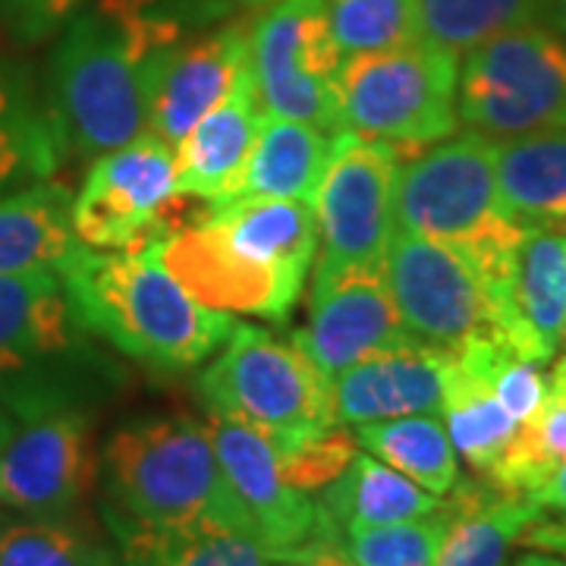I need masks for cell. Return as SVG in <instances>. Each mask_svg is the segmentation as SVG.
I'll list each match as a JSON object with an SVG mask.
<instances>
[{"label":"cell","mask_w":566,"mask_h":566,"mask_svg":"<svg viewBox=\"0 0 566 566\" xmlns=\"http://www.w3.org/2000/svg\"><path fill=\"white\" fill-rule=\"evenodd\" d=\"M249 61L262 114L337 136L334 82L344 54L331 35L327 0L268 3L249 25Z\"/></svg>","instance_id":"obj_10"},{"label":"cell","mask_w":566,"mask_h":566,"mask_svg":"<svg viewBox=\"0 0 566 566\" xmlns=\"http://www.w3.org/2000/svg\"><path fill=\"white\" fill-rule=\"evenodd\" d=\"M73 385L57 375L0 385L17 416L0 447V506L20 516H73L98 485L95 422Z\"/></svg>","instance_id":"obj_5"},{"label":"cell","mask_w":566,"mask_h":566,"mask_svg":"<svg viewBox=\"0 0 566 566\" xmlns=\"http://www.w3.org/2000/svg\"><path fill=\"white\" fill-rule=\"evenodd\" d=\"M327 22L344 57L419 41L416 0H327Z\"/></svg>","instance_id":"obj_32"},{"label":"cell","mask_w":566,"mask_h":566,"mask_svg":"<svg viewBox=\"0 0 566 566\" xmlns=\"http://www.w3.org/2000/svg\"><path fill=\"white\" fill-rule=\"evenodd\" d=\"M283 560H296V564L303 566H356L346 557V551L340 547V542L331 538V535H315L312 542H305L303 547H296V551L286 554Z\"/></svg>","instance_id":"obj_38"},{"label":"cell","mask_w":566,"mask_h":566,"mask_svg":"<svg viewBox=\"0 0 566 566\" xmlns=\"http://www.w3.org/2000/svg\"><path fill=\"white\" fill-rule=\"evenodd\" d=\"M416 13L419 41L460 61L501 32L542 22L545 0H416Z\"/></svg>","instance_id":"obj_29"},{"label":"cell","mask_w":566,"mask_h":566,"mask_svg":"<svg viewBox=\"0 0 566 566\" xmlns=\"http://www.w3.org/2000/svg\"><path fill=\"white\" fill-rule=\"evenodd\" d=\"M208 221L240 259L305 286L318 255L315 205L300 199L237 196L208 205Z\"/></svg>","instance_id":"obj_20"},{"label":"cell","mask_w":566,"mask_h":566,"mask_svg":"<svg viewBox=\"0 0 566 566\" xmlns=\"http://www.w3.org/2000/svg\"><path fill=\"white\" fill-rule=\"evenodd\" d=\"M566 463V394L547 387L545 403L520 422L501 463L485 482L513 494H535Z\"/></svg>","instance_id":"obj_31"},{"label":"cell","mask_w":566,"mask_h":566,"mask_svg":"<svg viewBox=\"0 0 566 566\" xmlns=\"http://www.w3.org/2000/svg\"><path fill=\"white\" fill-rule=\"evenodd\" d=\"M85 3L88 0H3V10L20 39L41 41L61 32Z\"/></svg>","instance_id":"obj_37"},{"label":"cell","mask_w":566,"mask_h":566,"mask_svg":"<svg viewBox=\"0 0 566 566\" xmlns=\"http://www.w3.org/2000/svg\"><path fill=\"white\" fill-rule=\"evenodd\" d=\"M545 17L560 29V35L566 39V0H545Z\"/></svg>","instance_id":"obj_42"},{"label":"cell","mask_w":566,"mask_h":566,"mask_svg":"<svg viewBox=\"0 0 566 566\" xmlns=\"http://www.w3.org/2000/svg\"><path fill=\"white\" fill-rule=\"evenodd\" d=\"M520 545L535 547V551H545V554H554V557H564L566 560V516L560 520H547V513L532 523V526L520 535Z\"/></svg>","instance_id":"obj_39"},{"label":"cell","mask_w":566,"mask_h":566,"mask_svg":"<svg viewBox=\"0 0 566 566\" xmlns=\"http://www.w3.org/2000/svg\"><path fill=\"white\" fill-rule=\"evenodd\" d=\"M551 387H557L560 394H566V356H554V368H551Z\"/></svg>","instance_id":"obj_44"},{"label":"cell","mask_w":566,"mask_h":566,"mask_svg":"<svg viewBox=\"0 0 566 566\" xmlns=\"http://www.w3.org/2000/svg\"><path fill=\"white\" fill-rule=\"evenodd\" d=\"M457 114L491 142L566 129V39L542 22L501 32L460 57Z\"/></svg>","instance_id":"obj_8"},{"label":"cell","mask_w":566,"mask_h":566,"mask_svg":"<svg viewBox=\"0 0 566 566\" xmlns=\"http://www.w3.org/2000/svg\"><path fill=\"white\" fill-rule=\"evenodd\" d=\"M400 151L385 142L337 133L315 192L318 255L312 293L353 274H385L387 245L397 233L394 186Z\"/></svg>","instance_id":"obj_9"},{"label":"cell","mask_w":566,"mask_h":566,"mask_svg":"<svg viewBox=\"0 0 566 566\" xmlns=\"http://www.w3.org/2000/svg\"><path fill=\"white\" fill-rule=\"evenodd\" d=\"M353 434L359 447H365V453L378 457L381 463L403 472L406 479L438 497H447L460 479L457 450L450 444L444 419H438L434 412L353 424Z\"/></svg>","instance_id":"obj_28"},{"label":"cell","mask_w":566,"mask_h":566,"mask_svg":"<svg viewBox=\"0 0 566 566\" xmlns=\"http://www.w3.org/2000/svg\"><path fill=\"white\" fill-rule=\"evenodd\" d=\"M174 196V148L155 136L120 145L88 167L73 196V237L92 249L161 243L164 205Z\"/></svg>","instance_id":"obj_12"},{"label":"cell","mask_w":566,"mask_h":566,"mask_svg":"<svg viewBox=\"0 0 566 566\" xmlns=\"http://www.w3.org/2000/svg\"><path fill=\"white\" fill-rule=\"evenodd\" d=\"M259 120L262 104L249 76L174 145V196L223 202L249 158Z\"/></svg>","instance_id":"obj_21"},{"label":"cell","mask_w":566,"mask_h":566,"mask_svg":"<svg viewBox=\"0 0 566 566\" xmlns=\"http://www.w3.org/2000/svg\"><path fill=\"white\" fill-rule=\"evenodd\" d=\"M447 528L434 566H506L510 547L545 516L528 494L501 491L485 479H469L447 494Z\"/></svg>","instance_id":"obj_22"},{"label":"cell","mask_w":566,"mask_h":566,"mask_svg":"<svg viewBox=\"0 0 566 566\" xmlns=\"http://www.w3.org/2000/svg\"><path fill=\"white\" fill-rule=\"evenodd\" d=\"M13 422H17V416H13V409H10V403H7L3 394H0V447L7 441V434L13 431Z\"/></svg>","instance_id":"obj_43"},{"label":"cell","mask_w":566,"mask_h":566,"mask_svg":"<svg viewBox=\"0 0 566 566\" xmlns=\"http://www.w3.org/2000/svg\"><path fill=\"white\" fill-rule=\"evenodd\" d=\"M70 315L126 359L161 375H180L214 356L233 318L196 303L161 262V243L92 249L76 243L54 268Z\"/></svg>","instance_id":"obj_2"},{"label":"cell","mask_w":566,"mask_h":566,"mask_svg":"<svg viewBox=\"0 0 566 566\" xmlns=\"http://www.w3.org/2000/svg\"><path fill=\"white\" fill-rule=\"evenodd\" d=\"M488 381L497 403L504 406L516 422H526L528 416H535L538 406L545 403L551 375H545V365L520 359L504 344H497L488 363Z\"/></svg>","instance_id":"obj_36"},{"label":"cell","mask_w":566,"mask_h":566,"mask_svg":"<svg viewBox=\"0 0 566 566\" xmlns=\"http://www.w3.org/2000/svg\"><path fill=\"white\" fill-rule=\"evenodd\" d=\"M293 344L334 381L368 356L419 340L400 322L385 274H353L312 293L308 324L293 334Z\"/></svg>","instance_id":"obj_17"},{"label":"cell","mask_w":566,"mask_h":566,"mask_svg":"<svg viewBox=\"0 0 566 566\" xmlns=\"http://www.w3.org/2000/svg\"><path fill=\"white\" fill-rule=\"evenodd\" d=\"M80 243L73 237V192L39 180L0 196V277L57 268Z\"/></svg>","instance_id":"obj_26"},{"label":"cell","mask_w":566,"mask_h":566,"mask_svg":"<svg viewBox=\"0 0 566 566\" xmlns=\"http://www.w3.org/2000/svg\"><path fill=\"white\" fill-rule=\"evenodd\" d=\"M123 566H268L274 557L252 535L221 526H139L104 510Z\"/></svg>","instance_id":"obj_27"},{"label":"cell","mask_w":566,"mask_h":566,"mask_svg":"<svg viewBox=\"0 0 566 566\" xmlns=\"http://www.w3.org/2000/svg\"><path fill=\"white\" fill-rule=\"evenodd\" d=\"M0 566H123L117 547L63 520L22 516L0 523Z\"/></svg>","instance_id":"obj_30"},{"label":"cell","mask_w":566,"mask_h":566,"mask_svg":"<svg viewBox=\"0 0 566 566\" xmlns=\"http://www.w3.org/2000/svg\"><path fill=\"white\" fill-rule=\"evenodd\" d=\"M208 431L221 460L223 479L245 510L259 542L274 560L315 538L318 510L315 497L286 482L277 447L249 424L208 412Z\"/></svg>","instance_id":"obj_14"},{"label":"cell","mask_w":566,"mask_h":566,"mask_svg":"<svg viewBox=\"0 0 566 566\" xmlns=\"http://www.w3.org/2000/svg\"><path fill=\"white\" fill-rule=\"evenodd\" d=\"M196 390L208 412L262 431L277 450L337 422L334 390L300 346L259 324H233L221 353L205 365Z\"/></svg>","instance_id":"obj_6"},{"label":"cell","mask_w":566,"mask_h":566,"mask_svg":"<svg viewBox=\"0 0 566 566\" xmlns=\"http://www.w3.org/2000/svg\"><path fill=\"white\" fill-rule=\"evenodd\" d=\"M356 453H359V441L353 428L331 424L290 450H277V460H281L286 482L308 497H315L344 475Z\"/></svg>","instance_id":"obj_34"},{"label":"cell","mask_w":566,"mask_h":566,"mask_svg":"<svg viewBox=\"0 0 566 566\" xmlns=\"http://www.w3.org/2000/svg\"><path fill=\"white\" fill-rule=\"evenodd\" d=\"M271 566H303V564H296V560H271Z\"/></svg>","instance_id":"obj_45"},{"label":"cell","mask_w":566,"mask_h":566,"mask_svg":"<svg viewBox=\"0 0 566 566\" xmlns=\"http://www.w3.org/2000/svg\"><path fill=\"white\" fill-rule=\"evenodd\" d=\"M510 566H566L564 557H554V554H523L520 560H513Z\"/></svg>","instance_id":"obj_41"},{"label":"cell","mask_w":566,"mask_h":566,"mask_svg":"<svg viewBox=\"0 0 566 566\" xmlns=\"http://www.w3.org/2000/svg\"><path fill=\"white\" fill-rule=\"evenodd\" d=\"M252 76L249 25H208L170 44L151 66L145 136L170 148Z\"/></svg>","instance_id":"obj_13"},{"label":"cell","mask_w":566,"mask_h":566,"mask_svg":"<svg viewBox=\"0 0 566 566\" xmlns=\"http://www.w3.org/2000/svg\"><path fill=\"white\" fill-rule=\"evenodd\" d=\"M385 283L412 340L453 353L494 337V293L485 274L457 249L397 230L387 245Z\"/></svg>","instance_id":"obj_11"},{"label":"cell","mask_w":566,"mask_h":566,"mask_svg":"<svg viewBox=\"0 0 566 566\" xmlns=\"http://www.w3.org/2000/svg\"><path fill=\"white\" fill-rule=\"evenodd\" d=\"M218 0H95L61 29L51 57L57 148L102 158L145 136L151 66L170 44L208 29Z\"/></svg>","instance_id":"obj_1"},{"label":"cell","mask_w":566,"mask_h":566,"mask_svg":"<svg viewBox=\"0 0 566 566\" xmlns=\"http://www.w3.org/2000/svg\"><path fill=\"white\" fill-rule=\"evenodd\" d=\"M245 3H252V7H268V3H274V0H245Z\"/></svg>","instance_id":"obj_46"},{"label":"cell","mask_w":566,"mask_h":566,"mask_svg":"<svg viewBox=\"0 0 566 566\" xmlns=\"http://www.w3.org/2000/svg\"><path fill=\"white\" fill-rule=\"evenodd\" d=\"M104 510L139 526H221L255 535L223 479L208 422L145 416L120 424L102 450Z\"/></svg>","instance_id":"obj_3"},{"label":"cell","mask_w":566,"mask_h":566,"mask_svg":"<svg viewBox=\"0 0 566 566\" xmlns=\"http://www.w3.org/2000/svg\"><path fill=\"white\" fill-rule=\"evenodd\" d=\"M560 340H566V324H564V334H560Z\"/></svg>","instance_id":"obj_47"},{"label":"cell","mask_w":566,"mask_h":566,"mask_svg":"<svg viewBox=\"0 0 566 566\" xmlns=\"http://www.w3.org/2000/svg\"><path fill=\"white\" fill-rule=\"evenodd\" d=\"M528 497L542 506L545 513H560V516H566V463L535 494H528Z\"/></svg>","instance_id":"obj_40"},{"label":"cell","mask_w":566,"mask_h":566,"mask_svg":"<svg viewBox=\"0 0 566 566\" xmlns=\"http://www.w3.org/2000/svg\"><path fill=\"white\" fill-rule=\"evenodd\" d=\"M491 293L497 340L520 359L551 363L566 324V233L526 227Z\"/></svg>","instance_id":"obj_15"},{"label":"cell","mask_w":566,"mask_h":566,"mask_svg":"<svg viewBox=\"0 0 566 566\" xmlns=\"http://www.w3.org/2000/svg\"><path fill=\"white\" fill-rule=\"evenodd\" d=\"M457 73L460 61L424 41L344 57L334 82L337 133L385 142L403 158L419 155L460 126Z\"/></svg>","instance_id":"obj_7"},{"label":"cell","mask_w":566,"mask_h":566,"mask_svg":"<svg viewBox=\"0 0 566 566\" xmlns=\"http://www.w3.org/2000/svg\"><path fill=\"white\" fill-rule=\"evenodd\" d=\"M444 506V497L419 488L403 472L390 469L371 453H356L346 472L315 494L318 532L340 538L349 528L390 526L419 520Z\"/></svg>","instance_id":"obj_23"},{"label":"cell","mask_w":566,"mask_h":566,"mask_svg":"<svg viewBox=\"0 0 566 566\" xmlns=\"http://www.w3.org/2000/svg\"><path fill=\"white\" fill-rule=\"evenodd\" d=\"M397 230L457 249L485 274L504 281L510 255L523 237L497 192V142L479 133H453L400 164L394 186Z\"/></svg>","instance_id":"obj_4"},{"label":"cell","mask_w":566,"mask_h":566,"mask_svg":"<svg viewBox=\"0 0 566 566\" xmlns=\"http://www.w3.org/2000/svg\"><path fill=\"white\" fill-rule=\"evenodd\" d=\"M57 142L44 120L20 117L0 92V196L22 177H48L57 164Z\"/></svg>","instance_id":"obj_35"},{"label":"cell","mask_w":566,"mask_h":566,"mask_svg":"<svg viewBox=\"0 0 566 566\" xmlns=\"http://www.w3.org/2000/svg\"><path fill=\"white\" fill-rule=\"evenodd\" d=\"M161 262L196 303L227 315L240 312L283 322L303 296V286L240 259L208 221V211L161 240Z\"/></svg>","instance_id":"obj_16"},{"label":"cell","mask_w":566,"mask_h":566,"mask_svg":"<svg viewBox=\"0 0 566 566\" xmlns=\"http://www.w3.org/2000/svg\"><path fill=\"white\" fill-rule=\"evenodd\" d=\"M331 142L334 136L312 123L262 114L249 158H245L243 170L227 199L264 196V199L312 202L318 192L327 158H331Z\"/></svg>","instance_id":"obj_24"},{"label":"cell","mask_w":566,"mask_h":566,"mask_svg":"<svg viewBox=\"0 0 566 566\" xmlns=\"http://www.w3.org/2000/svg\"><path fill=\"white\" fill-rule=\"evenodd\" d=\"M444 349L412 344L346 368L331 381L337 422L353 428L422 412L438 416L444 400Z\"/></svg>","instance_id":"obj_19"},{"label":"cell","mask_w":566,"mask_h":566,"mask_svg":"<svg viewBox=\"0 0 566 566\" xmlns=\"http://www.w3.org/2000/svg\"><path fill=\"white\" fill-rule=\"evenodd\" d=\"M447 506L390 526L349 528L337 542L356 566H434L444 542Z\"/></svg>","instance_id":"obj_33"},{"label":"cell","mask_w":566,"mask_h":566,"mask_svg":"<svg viewBox=\"0 0 566 566\" xmlns=\"http://www.w3.org/2000/svg\"><path fill=\"white\" fill-rule=\"evenodd\" d=\"M82 349L57 271L0 277V381L48 375Z\"/></svg>","instance_id":"obj_18"},{"label":"cell","mask_w":566,"mask_h":566,"mask_svg":"<svg viewBox=\"0 0 566 566\" xmlns=\"http://www.w3.org/2000/svg\"><path fill=\"white\" fill-rule=\"evenodd\" d=\"M497 192L516 223L566 233V129L497 142Z\"/></svg>","instance_id":"obj_25"}]
</instances>
